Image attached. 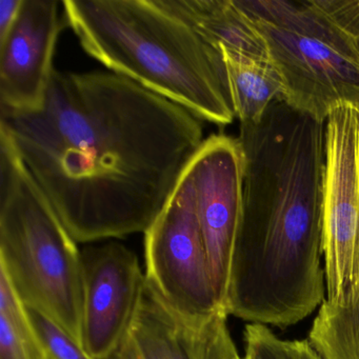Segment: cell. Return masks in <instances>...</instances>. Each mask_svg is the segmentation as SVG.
<instances>
[{
  "label": "cell",
  "mask_w": 359,
  "mask_h": 359,
  "mask_svg": "<svg viewBox=\"0 0 359 359\" xmlns=\"http://www.w3.org/2000/svg\"><path fill=\"white\" fill-rule=\"evenodd\" d=\"M83 308L81 346L107 359L127 335L146 289L137 255L116 241L81 249Z\"/></svg>",
  "instance_id": "9"
},
{
  "label": "cell",
  "mask_w": 359,
  "mask_h": 359,
  "mask_svg": "<svg viewBox=\"0 0 359 359\" xmlns=\"http://www.w3.org/2000/svg\"><path fill=\"white\" fill-rule=\"evenodd\" d=\"M62 1L22 0L16 22L0 39V110L32 112L45 102L53 55L66 25Z\"/></svg>",
  "instance_id": "10"
},
{
  "label": "cell",
  "mask_w": 359,
  "mask_h": 359,
  "mask_svg": "<svg viewBox=\"0 0 359 359\" xmlns=\"http://www.w3.org/2000/svg\"><path fill=\"white\" fill-rule=\"evenodd\" d=\"M28 310L0 273V359H46Z\"/></svg>",
  "instance_id": "15"
},
{
  "label": "cell",
  "mask_w": 359,
  "mask_h": 359,
  "mask_svg": "<svg viewBox=\"0 0 359 359\" xmlns=\"http://www.w3.org/2000/svg\"><path fill=\"white\" fill-rule=\"evenodd\" d=\"M28 310L31 323L51 359H92L65 330L41 313Z\"/></svg>",
  "instance_id": "16"
},
{
  "label": "cell",
  "mask_w": 359,
  "mask_h": 359,
  "mask_svg": "<svg viewBox=\"0 0 359 359\" xmlns=\"http://www.w3.org/2000/svg\"><path fill=\"white\" fill-rule=\"evenodd\" d=\"M241 359H250V358H248L247 356H245V355H243V358H241Z\"/></svg>",
  "instance_id": "20"
},
{
  "label": "cell",
  "mask_w": 359,
  "mask_h": 359,
  "mask_svg": "<svg viewBox=\"0 0 359 359\" xmlns=\"http://www.w3.org/2000/svg\"><path fill=\"white\" fill-rule=\"evenodd\" d=\"M22 5V0H0V39L11 30Z\"/></svg>",
  "instance_id": "18"
},
{
  "label": "cell",
  "mask_w": 359,
  "mask_h": 359,
  "mask_svg": "<svg viewBox=\"0 0 359 359\" xmlns=\"http://www.w3.org/2000/svg\"><path fill=\"white\" fill-rule=\"evenodd\" d=\"M187 171L194 188L197 217L214 285L224 306L233 250L243 216L245 157L238 138L224 134L205 138Z\"/></svg>",
  "instance_id": "8"
},
{
  "label": "cell",
  "mask_w": 359,
  "mask_h": 359,
  "mask_svg": "<svg viewBox=\"0 0 359 359\" xmlns=\"http://www.w3.org/2000/svg\"><path fill=\"white\" fill-rule=\"evenodd\" d=\"M253 22L280 74L289 106L320 121L338 107H359V60L323 39Z\"/></svg>",
  "instance_id": "7"
},
{
  "label": "cell",
  "mask_w": 359,
  "mask_h": 359,
  "mask_svg": "<svg viewBox=\"0 0 359 359\" xmlns=\"http://www.w3.org/2000/svg\"><path fill=\"white\" fill-rule=\"evenodd\" d=\"M238 140L245 157L243 205L231 287L264 308L304 306L325 289V121L279 100L259 123L241 125Z\"/></svg>",
  "instance_id": "2"
},
{
  "label": "cell",
  "mask_w": 359,
  "mask_h": 359,
  "mask_svg": "<svg viewBox=\"0 0 359 359\" xmlns=\"http://www.w3.org/2000/svg\"><path fill=\"white\" fill-rule=\"evenodd\" d=\"M308 340L325 359H359V285L339 302L323 300Z\"/></svg>",
  "instance_id": "14"
},
{
  "label": "cell",
  "mask_w": 359,
  "mask_h": 359,
  "mask_svg": "<svg viewBox=\"0 0 359 359\" xmlns=\"http://www.w3.org/2000/svg\"><path fill=\"white\" fill-rule=\"evenodd\" d=\"M144 251L147 283L182 319L198 325L228 313L214 285L187 169L144 233Z\"/></svg>",
  "instance_id": "5"
},
{
  "label": "cell",
  "mask_w": 359,
  "mask_h": 359,
  "mask_svg": "<svg viewBox=\"0 0 359 359\" xmlns=\"http://www.w3.org/2000/svg\"><path fill=\"white\" fill-rule=\"evenodd\" d=\"M174 3L216 49L224 47L252 57L270 60L259 31L236 0H174Z\"/></svg>",
  "instance_id": "12"
},
{
  "label": "cell",
  "mask_w": 359,
  "mask_h": 359,
  "mask_svg": "<svg viewBox=\"0 0 359 359\" xmlns=\"http://www.w3.org/2000/svg\"><path fill=\"white\" fill-rule=\"evenodd\" d=\"M0 112L76 243L146 233L205 140L198 116L111 71L54 70L41 109Z\"/></svg>",
  "instance_id": "1"
},
{
  "label": "cell",
  "mask_w": 359,
  "mask_h": 359,
  "mask_svg": "<svg viewBox=\"0 0 359 359\" xmlns=\"http://www.w3.org/2000/svg\"><path fill=\"white\" fill-rule=\"evenodd\" d=\"M224 60L235 117L241 125L262 121L271 104L283 100V79L270 60L218 47Z\"/></svg>",
  "instance_id": "13"
},
{
  "label": "cell",
  "mask_w": 359,
  "mask_h": 359,
  "mask_svg": "<svg viewBox=\"0 0 359 359\" xmlns=\"http://www.w3.org/2000/svg\"><path fill=\"white\" fill-rule=\"evenodd\" d=\"M62 13L88 55L111 72L228 126L234 108L219 50L174 0H65Z\"/></svg>",
  "instance_id": "3"
},
{
  "label": "cell",
  "mask_w": 359,
  "mask_h": 359,
  "mask_svg": "<svg viewBox=\"0 0 359 359\" xmlns=\"http://www.w3.org/2000/svg\"><path fill=\"white\" fill-rule=\"evenodd\" d=\"M46 359H51V358H50V357L48 356V355H47V358H46Z\"/></svg>",
  "instance_id": "21"
},
{
  "label": "cell",
  "mask_w": 359,
  "mask_h": 359,
  "mask_svg": "<svg viewBox=\"0 0 359 359\" xmlns=\"http://www.w3.org/2000/svg\"><path fill=\"white\" fill-rule=\"evenodd\" d=\"M0 273L26 308L81 346V250L0 125ZM83 348V346H81Z\"/></svg>",
  "instance_id": "4"
},
{
  "label": "cell",
  "mask_w": 359,
  "mask_h": 359,
  "mask_svg": "<svg viewBox=\"0 0 359 359\" xmlns=\"http://www.w3.org/2000/svg\"><path fill=\"white\" fill-rule=\"evenodd\" d=\"M325 299L359 285V107L344 104L325 121L323 180Z\"/></svg>",
  "instance_id": "6"
},
{
  "label": "cell",
  "mask_w": 359,
  "mask_h": 359,
  "mask_svg": "<svg viewBox=\"0 0 359 359\" xmlns=\"http://www.w3.org/2000/svg\"><path fill=\"white\" fill-rule=\"evenodd\" d=\"M287 346L289 359H325L308 339L287 341Z\"/></svg>",
  "instance_id": "19"
},
{
  "label": "cell",
  "mask_w": 359,
  "mask_h": 359,
  "mask_svg": "<svg viewBox=\"0 0 359 359\" xmlns=\"http://www.w3.org/2000/svg\"><path fill=\"white\" fill-rule=\"evenodd\" d=\"M228 313L191 323L171 310L146 283L135 318L107 359H241L229 331Z\"/></svg>",
  "instance_id": "11"
},
{
  "label": "cell",
  "mask_w": 359,
  "mask_h": 359,
  "mask_svg": "<svg viewBox=\"0 0 359 359\" xmlns=\"http://www.w3.org/2000/svg\"><path fill=\"white\" fill-rule=\"evenodd\" d=\"M245 356L250 359H289L287 340L280 339L270 327L257 323L245 325Z\"/></svg>",
  "instance_id": "17"
}]
</instances>
